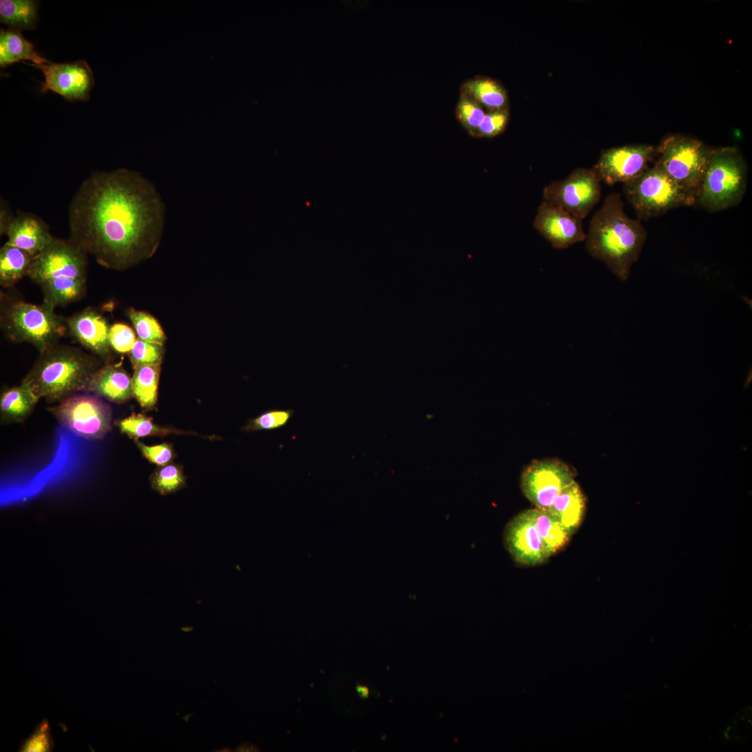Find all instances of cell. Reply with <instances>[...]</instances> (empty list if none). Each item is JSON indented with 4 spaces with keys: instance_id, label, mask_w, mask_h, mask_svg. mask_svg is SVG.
<instances>
[{
    "instance_id": "30",
    "label": "cell",
    "mask_w": 752,
    "mask_h": 752,
    "mask_svg": "<svg viewBox=\"0 0 752 752\" xmlns=\"http://www.w3.org/2000/svg\"><path fill=\"white\" fill-rule=\"evenodd\" d=\"M150 482L152 488L162 495L176 492L186 485L182 467L170 463L156 469Z\"/></svg>"
},
{
    "instance_id": "24",
    "label": "cell",
    "mask_w": 752,
    "mask_h": 752,
    "mask_svg": "<svg viewBox=\"0 0 752 752\" xmlns=\"http://www.w3.org/2000/svg\"><path fill=\"white\" fill-rule=\"evenodd\" d=\"M86 283L68 277L45 280L38 284L42 293V303L55 308L75 302L85 295Z\"/></svg>"
},
{
    "instance_id": "35",
    "label": "cell",
    "mask_w": 752,
    "mask_h": 752,
    "mask_svg": "<svg viewBox=\"0 0 752 752\" xmlns=\"http://www.w3.org/2000/svg\"><path fill=\"white\" fill-rule=\"evenodd\" d=\"M54 748V742L51 735L49 723L47 720L41 721L32 734L22 743L20 751H51Z\"/></svg>"
},
{
    "instance_id": "8",
    "label": "cell",
    "mask_w": 752,
    "mask_h": 752,
    "mask_svg": "<svg viewBox=\"0 0 752 752\" xmlns=\"http://www.w3.org/2000/svg\"><path fill=\"white\" fill-rule=\"evenodd\" d=\"M63 426L86 439H102L112 428V409L94 394H74L49 407Z\"/></svg>"
},
{
    "instance_id": "17",
    "label": "cell",
    "mask_w": 752,
    "mask_h": 752,
    "mask_svg": "<svg viewBox=\"0 0 752 752\" xmlns=\"http://www.w3.org/2000/svg\"><path fill=\"white\" fill-rule=\"evenodd\" d=\"M6 244L22 249L32 256L39 253L54 237L47 224L38 215L18 211L10 223Z\"/></svg>"
},
{
    "instance_id": "7",
    "label": "cell",
    "mask_w": 752,
    "mask_h": 752,
    "mask_svg": "<svg viewBox=\"0 0 752 752\" xmlns=\"http://www.w3.org/2000/svg\"><path fill=\"white\" fill-rule=\"evenodd\" d=\"M623 191L640 219H648L675 207L696 204L694 196L677 186L656 164L624 183Z\"/></svg>"
},
{
    "instance_id": "23",
    "label": "cell",
    "mask_w": 752,
    "mask_h": 752,
    "mask_svg": "<svg viewBox=\"0 0 752 752\" xmlns=\"http://www.w3.org/2000/svg\"><path fill=\"white\" fill-rule=\"evenodd\" d=\"M529 510L549 556L562 551L570 542L572 533L548 512L536 508Z\"/></svg>"
},
{
    "instance_id": "15",
    "label": "cell",
    "mask_w": 752,
    "mask_h": 752,
    "mask_svg": "<svg viewBox=\"0 0 752 752\" xmlns=\"http://www.w3.org/2000/svg\"><path fill=\"white\" fill-rule=\"evenodd\" d=\"M533 228L556 249L568 248L586 237L582 219L544 201L537 210Z\"/></svg>"
},
{
    "instance_id": "33",
    "label": "cell",
    "mask_w": 752,
    "mask_h": 752,
    "mask_svg": "<svg viewBox=\"0 0 752 752\" xmlns=\"http://www.w3.org/2000/svg\"><path fill=\"white\" fill-rule=\"evenodd\" d=\"M133 368L141 365L161 364L164 354V345L136 339L128 353Z\"/></svg>"
},
{
    "instance_id": "2",
    "label": "cell",
    "mask_w": 752,
    "mask_h": 752,
    "mask_svg": "<svg viewBox=\"0 0 752 752\" xmlns=\"http://www.w3.org/2000/svg\"><path fill=\"white\" fill-rule=\"evenodd\" d=\"M618 193L607 196L591 218L586 248L620 280L626 281L640 256L647 232L639 220L628 217Z\"/></svg>"
},
{
    "instance_id": "18",
    "label": "cell",
    "mask_w": 752,
    "mask_h": 752,
    "mask_svg": "<svg viewBox=\"0 0 752 752\" xmlns=\"http://www.w3.org/2000/svg\"><path fill=\"white\" fill-rule=\"evenodd\" d=\"M87 392L122 404L134 397L132 379L121 366L104 363L93 375Z\"/></svg>"
},
{
    "instance_id": "29",
    "label": "cell",
    "mask_w": 752,
    "mask_h": 752,
    "mask_svg": "<svg viewBox=\"0 0 752 752\" xmlns=\"http://www.w3.org/2000/svg\"><path fill=\"white\" fill-rule=\"evenodd\" d=\"M126 315L131 321L138 338L164 345L166 337L159 322L148 313L130 308Z\"/></svg>"
},
{
    "instance_id": "16",
    "label": "cell",
    "mask_w": 752,
    "mask_h": 752,
    "mask_svg": "<svg viewBox=\"0 0 752 752\" xmlns=\"http://www.w3.org/2000/svg\"><path fill=\"white\" fill-rule=\"evenodd\" d=\"M66 324L71 336L84 348L104 363H110V326L104 317L93 308H86L66 319Z\"/></svg>"
},
{
    "instance_id": "4",
    "label": "cell",
    "mask_w": 752,
    "mask_h": 752,
    "mask_svg": "<svg viewBox=\"0 0 752 752\" xmlns=\"http://www.w3.org/2000/svg\"><path fill=\"white\" fill-rule=\"evenodd\" d=\"M747 166L734 146L712 148L696 196V204L710 212L739 204L747 188Z\"/></svg>"
},
{
    "instance_id": "28",
    "label": "cell",
    "mask_w": 752,
    "mask_h": 752,
    "mask_svg": "<svg viewBox=\"0 0 752 752\" xmlns=\"http://www.w3.org/2000/svg\"><path fill=\"white\" fill-rule=\"evenodd\" d=\"M115 425L122 433L135 441L139 438L149 436L163 437L170 434H194L191 432L159 426L153 422L152 417L143 414L132 413L128 417L116 421Z\"/></svg>"
},
{
    "instance_id": "9",
    "label": "cell",
    "mask_w": 752,
    "mask_h": 752,
    "mask_svg": "<svg viewBox=\"0 0 752 752\" xmlns=\"http://www.w3.org/2000/svg\"><path fill=\"white\" fill-rule=\"evenodd\" d=\"M601 180L593 169L577 168L564 180H555L542 191L543 201L583 219L599 202Z\"/></svg>"
},
{
    "instance_id": "5",
    "label": "cell",
    "mask_w": 752,
    "mask_h": 752,
    "mask_svg": "<svg viewBox=\"0 0 752 752\" xmlns=\"http://www.w3.org/2000/svg\"><path fill=\"white\" fill-rule=\"evenodd\" d=\"M1 300V328L10 340L29 343L40 353L58 343L68 330L66 319L44 303L8 299L3 295Z\"/></svg>"
},
{
    "instance_id": "25",
    "label": "cell",
    "mask_w": 752,
    "mask_h": 752,
    "mask_svg": "<svg viewBox=\"0 0 752 752\" xmlns=\"http://www.w3.org/2000/svg\"><path fill=\"white\" fill-rule=\"evenodd\" d=\"M39 5L33 0H1L0 21L16 31L33 30L38 21Z\"/></svg>"
},
{
    "instance_id": "1",
    "label": "cell",
    "mask_w": 752,
    "mask_h": 752,
    "mask_svg": "<svg viewBox=\"0 0 752 752\" xmlns=\"http://www.w3.org/2000/svg\"><path fill=\"white\" fill-rule=\"evenodd\" d=\"M164 212L154 185L139 172L94 171L70 201L69 240L101 266L125 270L155 253Z\"/></svg>"
},
{
    "instance_id": "6",
    "label": "cell",
    "mask_w": 752,
    "mask_h": 752,
    "mask_svg": "<svg viewBox=\"0 0 752 752\" xmlns=\"http://www.w3.org/2000/svg\"><path fill=\"white\" fill-rule=\"evenodd\" d=\"M712 150L697 139L672 134L657 146L659 157L655 164L682 189L696 198Z\"/></svg>"
},
{
    "instance_id": "3",
    "label": "cell",
    "mask_w": 752,
    "mask_h": 752,
    "mask_svg": "<svg viewBox=\"0 0 752 752\" xmlns=\"http://www.w3.org/2000/svg\"><path fill=\"white\" fill-rule=\"evenodd\" d=\"M104 363L81 349L56 343L40 353L22 382L49 403H58L81 391H88L95 373Z\"/></svg>"
},
{
    "instance_id": "11",
    "label": "cell",
    "mask_w": 752,
    "mask_h": 752,
    "mask_svg": "<svg viewBox=\"0 0 752 752\" xmlns=\"http://www.w3.org/2000/svg\"><path fill=\"white\" fill-rule=\"evenodd\" d=\"M575 480L567 465L554 459L535 460L521 476V487L528 500L539 510L546 511L554 499Z\"/></svg>"
},
{
    "instance_id": "37",
    "label": "cell",
    "mask_w": 752,
    "mask_h": 752,
    "mask_svg": "<svg viewBox=\"0 0 752 752\" xmlns=\"http://www.w3.org/2000/svg\"><path fill=\"white\" fill-rule=\"evenodd\" d=\"M136 444L144 457L159 467L169 464L175 457L173 447L170 444L149 446L138 440Z\"/></svg>"
},
{
    "instance_id": "39",
    "label": "cell",
    "mask_w": 752,
    "mask_h": 752,
    "mask_svg": "<svg viewBox=\"0 0 752 752\" xmlns=\"http://www.w3.org/2000/svg\"><path fill=\"white\" fill-rule=\"evenodd\" d=\"M357 691L361 697L366 698L368 695V690L366 687H358Z\"/></svg>"
},
{
    "instance_id": "27",
    "label": "cell",
    "mask_w": 752,
    "mask_h": 752,
    "mask_svg": "<svg viewBox=\"0 0 752 752\" xmlns=\"http://www.w3.org/2000/svg\"><path fill=\"white\" fill-rule=\"evenodd\" d=\"M161 364L141 365L134 368L133 396L142 408L152 409L157 400Z\"/></svg>"
},
{
    "instance_id": "10",
    "label": "cell",
    "mask_w": 752,
    "mask_h": 752,
    "mask_svg": "<svg viewBox=\"0 0 752 752\" xmlns=\"http://www.w3.org/2000/svg\"><path fill=\"white\" fill-rule=\"evenodd\" d=\"M87 254L69 239L54 237L33 258L27 276L39 284L57 277L86 282Z\"/></svg>"
},
{
    "instance_id": "19",
    "label": "cell",
    "mask_w": 752,
    "mask_h": 752,
    "mask_svg": "<svg viewBox=\"0 0 752 752\" xmlns=\"http://www.w3.org/2000/svg\"><path fill=\"white\" fill-rule=\"evenodd\" d=\"M586 508V497L579 484L574 480L561 492L546 511L573 534L583 520Z\"/></svg>"
},
{
    "instance_id": "12",
    "label": "cell",
    "mask_w": 752,
    "mask_h": 752,
    "mask_svg": "<svg viewBox=\"0 0 752 752\" xmlns=\"http://www.w3.org/2000/svg\"><path fill=\"white\" fill-rule=\"evenodd\" d=\"M657 146L627 145L602 151L593 169L607 185L626 183L641 175L657 156Z\"/></svg>"
},
{
    "instance_id": "20",
    "label": "cell",
    "mask_w": 752,
    "mask_h": 752,
    "mask_svg": "<svg viewBox=\"0 0 752 752\" xmlns=\"http://www.w3.org/2000/svg\"><path fill=\"white\" fill-rule=\"evenodd\" d=\"M39 400L29 384L23 382L17 386L4 390L0 396L1 423L24 422L33 412Z\"/></svg>"
},
{
    "instance_id": "32",
    "label": "cell",
    "mask_w": 752,
    "mask_h": 752,
    "mask_svg": "<svg viewBox=\"0 0 752 752\" xmlns=\"http://www.w3.org/2000/svg\"><path fill=\"white\" fill-rule=\"evenodd\" d=\"M294 410L270 409L249 419L244 426L246 432L272 430L285 427L294 415Z\"/></svg>"
},
{
    "instance_id": "21",
    "label": "cell",
    "mask_w": 752,
    "mask_h": 752,
    "mask_svg": "<svg viewBox=\"0 0 752 752\" xmlns=\"http://www.w3.org/2000/svg\"><path fill=\"white\" fill-rule=\"evenodd\" d=\"M22 61H31L32 66L49 62L38 54L33 45L23 36L21 31L1 29L0 66L4 68Z\"/></svg>"
},
{
    "instance_id": "36",
    "label": "cell",
    "mask_w": 752,
    "mask_h": 752,
    "mask_svg": "<svg viewBox=\"0 0 752 752\" xmlns=\"http://www.w3.org/2000/svg\"><path fill=\"white\" fill-rule=\"evenodd\" d=\"M109 340L112 350L124 354L130 352L136 338L131 327L118 322L110 326Z\"/></svg>"
},
{
    "instance_id": "38",
    "label": "cell",
    "mask_w": 752,
    "mask_h": 752,
    "mask_svg": "<svg viewBox=\"0 0 752 752\" xmlns=\"http://www.w3.org/2000/svg\"><path fill=\"white\" fill-rule=\"evenodd\" d=\"M13 216L9 205L3 198H1L0 204V234L6 235L7 230L13 221Z\"/></svg>"
},
{
    "instance_id": "22",
    "label": "cell",
    "mask_w": 752,
    "mask_h": 752,
    "mask_svg": "<svg viewBox=\"0 0 752 752\" xmlns=\"http://www.w3.org/2000/svg\"><path fill=\"white\" fill-rule=\"evenodd\" d=\"M460 93L472 97L487 111L508 109L506 90L492 78L476 76L469 79L461 85Z\"/></svg>"
},
{
    "instance_id": "34",
    "label": "cell",
    "mask_w": 752,
    "mask_h": 752,
    "mask_svg": "<svg viewBox=\"0 0 752 752\" xmlns=\"http://www.w3.org/2000/svg\"><path fill=\"white\" fill-rule=\"evenodd\" d=\"M508 109L487 111L479 126L478 138H492L503 133L509 122Z\"/></svg>"
},
{
    "instance_id": "14",
    "label": "cell",
    "mask_w": 752,
    "mask_h": 752,
    "mask_svg": "<svg viewBox=\"0 0 752 752\" xmlns=\"http://www.w3.org/2000/svg\"><path fill=\"white\" fill-rule=\"evenodd\" d=\"M503 540L508 551L519 565L535 566L544 563L550 557L529 509L517 514L508 523Z\"/></svg>"
},
{
    "instance_id": "13",
    "label": "cell",
    "mask_w": 752,
    "mask_h": 752,
    "mask_svg": "<svg viewBox=\"0 0 752 752\" xmlns=\"http://www.w3.org/2000/svg\"><path fill=\"white\" fill-rule=\"evenodd\" d=\"M44 75L40 92L57 93L68 101H87L95 84L93 71L84 60L33 66Z\"/></svg>"
},
{
    "instance_id": "26",
    "label": "cell",
    "mask_w": 752,
    "mask_h": 752,
    "mask_svg": "<svg viewBox=\"0 0 752 752\" xmlns=\"http://www.w3.org/2000/svg\"><path fill=\"white\" fill-rule=\"evenodd\" d=\"M33 256L5 243L0 249V284L3 288L13 286L27 276Z\"/></svg>"
},
{
    "instance_id": "31",
    "label": "cell",
    "mask_w": 752,
    "mask_h": 752,
    "mask_svg": "<svg viewBox=\"0 0 752 752\" xmlns=\"http://www.w3.org/2000/svg\"><path fill=\"white\" fill-rule=\"evenodd\" d=\"M485 109L470 96L460 93L455 116L461 125L473 137L477 136L479 126L485 114Z\"/></svg>"
}]
</instances>
